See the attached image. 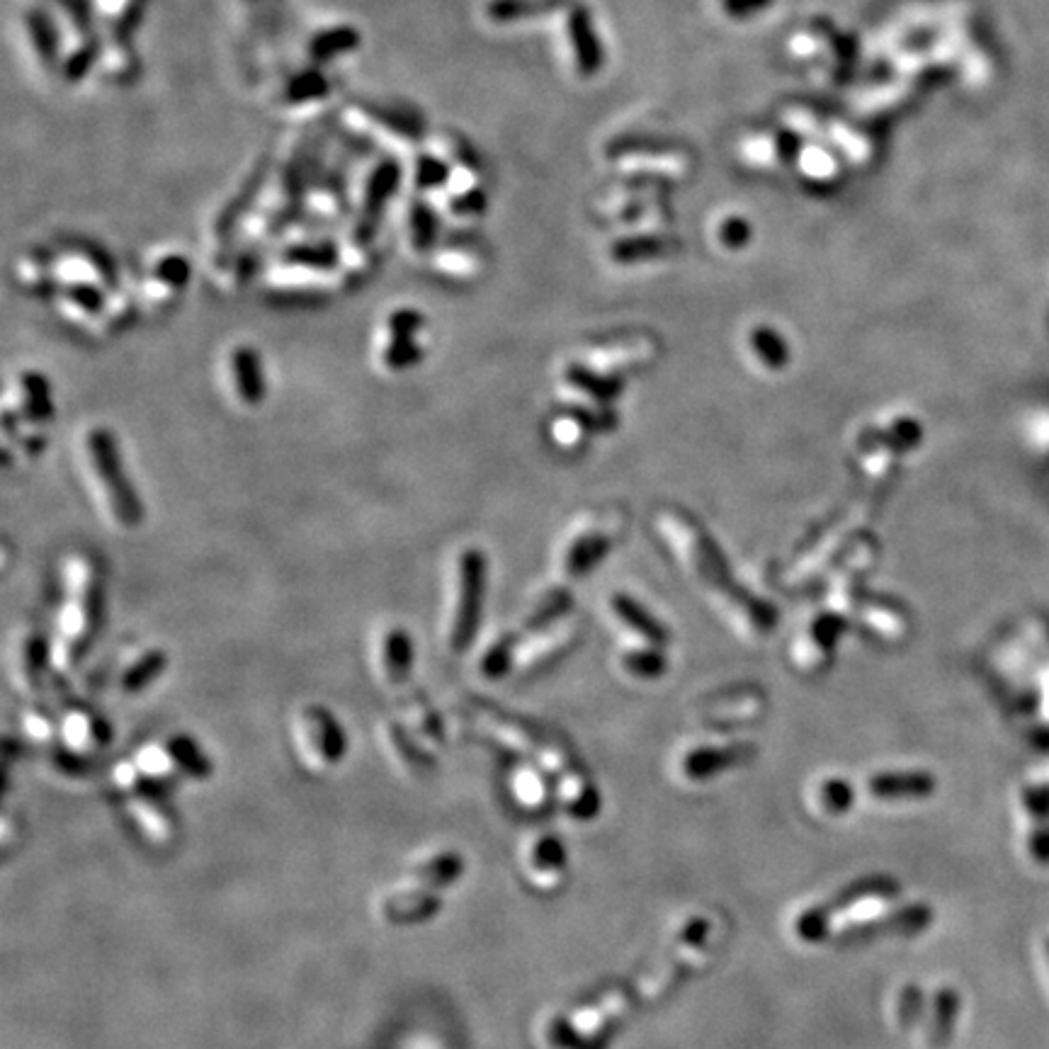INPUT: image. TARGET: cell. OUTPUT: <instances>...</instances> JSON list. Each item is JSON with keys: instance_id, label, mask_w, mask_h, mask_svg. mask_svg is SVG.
Returning a JSON list of instances; mask_svg holds the SVG:
<instances>
[{"instance_id": "cell-12", "label": "cell", "mask_w": 1049, "mask_h": 1049, "mask_svg": "<svg viewBox=\"0 0 1049 1049\" xmlns=\"http://www.w3.org/2000/svg\"><path fill=\"white\" fill-rule=\"evenodd\" d=\"M615 532L617 527H610V530H605V527H595V530H591V527H588V530L576 532V535L566 542V549L559 557L561 576H564L566 581H574V578L586 574L588 569H593L595 561L603 557L605 549L610 547Z\"/></svg>"}, {"instance_id": "cell-16", "label": "cell", "mask_w": 1049, "mask_h": 1049, "mask_svg": "<svg viewBox=\"0 0 1049 1049\" xmlns=\"http://www.w3.org/2000/svg\"><path fill=\"white\" fill-rule=\"evenodd\" d=\"M401 727H404L428 753L438 751V748L445 744V729H442L438 712H435L421 695L408 697L404 702V707H401Z\"/></svg>"}, {"instance_id": "cell-7", "label": "cell", "mask_w": 1049, "mask_h": 1049, "mask_svg": "<svg viewBox=\"0 0 1049 1049\" xmlns=\"http://www.w3.org/2000/svg\"><path fill=\"white\" fill-rule=\"evenodd\" d=\"M51 418H54V399H51L49 379L37 370L17 372L5 391L3 421L47 430Z\"/></svg>"}, {"instance_id": "cell-13", "label": "cell", "mask_w": 1049, "mask_h": 1049, "mask_svg": "<svg viewBox=\"0 0 1049 1049\" xmlns=\"http://www.w3.org/2000/svg\"><path fill=\"white\" fill-rule=\"evenodd\" d=\"M379 736H382L384 751H387L391 763L401 775L421 778V775L428 773L430 753L401 727V722H387L379 729Z\"/></svg>"}, {"instance_id": "cell-23", "label": "cell", "mask_w": 1049, "mask_h": 1049, "mask_svg": "<svg viewBox=\"0 0 1049 1049\" xmlns=\"http://www.w3.org/2000/svg\"><path fill=\"white\" fill-rule=\"evenodd\" d=\"M865 622L872 629H877V632L884 634V637H889V639H897V637H901V634L906 632L904 617H901L899 612H894V610H889V608H870V610H865Z\"/></svg>"}, {"instance_id": "cell-20", "label": "cell", "mask_w": 1049, "mask_h": 1049, "mask_svg": "<svg viewBox=\"0 0 1049 1049\" xmlns=\"http://www.w3.org/2000/svg\"><path fill=\"white\" fill-rule=\"evenodd\" d=\"M22 729L37 744H51L59 741V719L49 714L44 707H30L22 714Z\"/></svg>"}, {"instance_id": "cell-24", "label": "cell", "mask_w": 1049, "mask_h": 1049, "mask_svg": "<svg viewBox=\"0 0 1049 1049\" xmlns=\"http://www.w3.org/2000/svg\"><path fill=\"white\" fill-rule=\"evenodd\" d=\"M753 348H756V353L763 357L765 365H770V367L785 365V360H787L785 345H782V340L775 336V333H770L768 328H758V331L753 333Z\"/></svg>"}, {"instance_id": "cell-17", "label": "cell", "mask_w": 1049, "mask_h": 1049, "mask_svg": "<svg viewBox=\"0 0 1049 1049\" xmlns=\"http://www.w3.org/2000/svg\"><path fill=\"white\" fill-rule=\"evenodd\" d=\"M168 668V654L158 646L151 649H141L139 654H134L132 659L122 666L119 671V690L124 695H139L146 688H151L158 678L163 676V671Z\"/></svg>"}, {"instance_id": "cell-19", "label": "cell", "mask_w": 1049, "mask_h": 1049, "mask_svg": "<svg viewBox=\"0 0 1049 1049\" xmlns=\"http://www.w3.org/2000/svg\"><path fill=\"white\" fill-rule=\"evenodd\" d=\"M518 644H520L518 637L506 634V637H498L496 642H491L489 646H486L484 654L479 656L481 676H486L489 680H496V678H501L503 673H508L510 668L515 666Z\"/></svg>"}, {"instance_id": "cell-2", "label": "cell", "mask_w": 1049, "mask_h": 1049, "mask_svg": "<svg viewBox=\"0 0 1049 1049\" xmlns=\"http://www.w3.org/2000/svg\"><path fill=\"white\" fill-rule=\"evenodd\" d=\"M81 457L90 489L100 503L102 515L117 530H136L144 520V506L132 481L124 472L122 452L115 435L105 425H93L83 433Z\"/></svg>"}, {"instance_id": "cell-9", "label": "cell", "mask_w": 1049, "mask_h": 1049, "mask_svg": "<svg viewBox=\"0 0 1049 1049\" xmlns=\"http://www.w3.org/2000/svg\"><path fill=\"white\" fill-rule=\"evenodd\" d=\"M224 382L231 401L241 408H258L268 394L263 360L251 345H234L224 355Z\"/></svg>"}, {"instance_id": "cell-14", "label": "cell", "mask_w": 1049, "mask_h": 1049, "mask_svg": "<svg viewBox=\"0 0 1049 1049\" xmlns=\"http://www.w3.org/2000/svg\"><path fill=\"white\" fill-rule=\"evenodd\" d=\"M576 627L571 622H561V625H552L542 632L532 634V637L520 639L518 644V656H515V668L518 671H535L542 663L561 654L566 646L574 639Z\"/></svg>"}, {"instance_id": "cell-15", "label": "cell", "mask_w": 1049, "mask_h": 1049, "mask_svg": "<svg viewBox=\"0 0 1049 1049\" xmlns=\"http://www.w3.org/2000/svg\"><path fill=\"white\" fill-rule=\"evenodd\" d=\"M459 863L455 853H450L447 848H425L421 853H416L408 863V875L411 882L421 884V887L430 889L433 894L445 892L452 882L457 880Z\"/></svg>"}, {"instance_id": "cell-22", "label": "cell", "mask_w": 1049, "mask_h": 1049, "mask_svg": "<svg viewBox=\"0 0 1049 1049\" xmlns=\"http://www.w3.org/2000/svg\"><path fill=\"white\" fill-rule=\"evenodd\" d=\"M617 353H598L591 357L595 372L603 374V370H615V367H625V365H637V362H644L646 357L651 355V348L649 345L644 343H634L629 345V348H615Z\"/></svg>"}, {"instance_id": "cell-10", "label": "cell", "mask_w": 1049, "mask_h": 1049, "mask_svg": "<svg viewBox=\"0 0 1049 1049\" xmlns=\"http://www.w3.org/2000/svg\"><path fill=\"white\" fill-rule=\"evenodd\" d=\"M413 639L401 625H384L374 637L372 663L374 673L384 685H406L413 673Z\"/></svg>"}, {"instance_id": "cell-11", "label": "cell", "mask_w": 1049, "mask_h": 1049, "mask_svg": "<svg viewBox=\"0 0 1049 1049\" xmlns=\"http://www.w3.org/2000/svg\"><path fill=\"white\" fill-rule=\"evenodd\" d=\"M59 741L66 751L90 761L110 744V727L98 712L88 707H68L59 717Z\"/></svg>"}, {"instance_id": "cell-4", "label": "cell", "mask_w": 1049, "mask_h": 1049, "mask_svg": "<svg viewBox=\"0 0 1049 1049\" xmlns=\"http://www.w3.org/2000/svg\"><path fill=\"white\" fill-rule=\"evenodd\" d=\"M659 530L666 532L668 540L673 542V547L678 549V554H683V559L688 561V566L693 569L697 578L707 583L714 593L722 595L727 600V612L736 620H744L746 632H758L770 627V617L763 615L761 608L744 598L741 593L729 591V576L724 569L722 561H717L714 552L710 549V542L702 540V535L697 537V532L690 527L685 518H678L676 513H663L659 515Z\"/></svg>"}, {"instance_id": "cell-26", "label": "cell", "mask_w": 1049, "mask_h": 1049, "mask_svg": "<svg viewBox=\"0 0 1049 1049\" xmlns=\"http://www.w3.org/2000/svg\"><path fill=\"white\" fill-rule=\"evenodd\" d=\"M661 661L651 654H637V656H629L627 666L634 668L637 673H642V676H654V673H659L663 668Z\"/></svg>"}, {"instance_id": "cell-5", "label": "cell", "mask_w": 1049, "mask_h": 1049, "mask_svg": "<svg viewBox=\"0 0 1049 1049\" xmlns=\"http://www.w3.org/2000/svg\"><path fill=\"white\" fill-rule=\"evenodd\" d=\"M294 748L297 756L311 773H328L345 758L348 741L345 731L326 707L306 705L294 714L292 722Z\"/></svg>"}, {"instance_id": "cell-21", "label": "cell", "mask_w": 1049, "mask_h": 1049, "mask_svg": "<svg viewBox=\"0 0 1049 1049\" xmlns=\"http://www.w3.org/2000/svg\"><path fill=\"white\" fill-rule=\"evenodd\" d=\"M615 610L620 612V617H625L627 625H632L634 629H639V632L644 634L646 639H651L654 644H663V639H666V632L656 625L654 620H651L649 615H646L644 610H639L637 605L632 603L629 598H615Z\"/></svg>"}, {"instance_id": "cell-1", "label": "cell", "mask_w": 1049, "mask_h": 1049, "mask_svg": "<svg viewBox=\"0 0 1049 1049\" xmlns=\"http://www.w3.org/2000/svg\"><path fill=\"white\" fill-rule=\"evenodd\" d=\"M105 581L102 569L90 554L76 552L64 566V603L56 615L51 642V666L56 673H71L88 654L100 629Z\"/></svg>"}, {"instance_id": "cell-6", "label": "cell", "mask_w": 1049, "mask_h": 1049, "mask_svg": "<svg viewBox=\"0 0 1049 1049\" xmlns=\"http://www.w3.org/2000/svg\"><path fill=\"white\" fill-rule=\"evenodd\" d=\"M423 314L416 309H396L387 314L377 338L374 362L384 374H404L421 365L425 357L418 333L423 328Z\"/></svg>"}, {"instance_id": "cell-18", "label": "cell", "mask_w": 1049, "mask_h": 1049, "mask_svg": "<svg viewBox=\"0 0 1049 1049\" xmlns=\"http://www.w3.org/2000/svg\"><path fill=\"white\" fill-rule=\"evenodd\" d=\"M132 812L134 819L141 824V829L149 833L153 841H161V838H168L173 833L168 809L163 807L161 799L149 795V790L132 795Z\"/></svg>"}, {"instance_id": "cell-8", "label": "cell", "mask_w": 1049, "mask_h": 1049, "mask_svg": "<svg viewBox=\"0 0 1049 1049\" xmlns=\"http://www.w3.org/2000/svg\"><path fill=\"white\" fill-rule=\"evenodd\" d=\"M8 668L15 688L22 695H42L51 666V642L37 629L25 627L13 634L8 646Z\"/></svg>"}, {"instance_id": "cell-25", "label": "cell", "mask_w": 1049, "mask_h": 1049, "mask_svg": "<svg viewBox=\"0 0 1049 1049\" xmlns=\"http://www.w3.org/2000/svg\"><path fill=\"white\" fill-rule=\"evenodd\" d=\"M583 430H586V423L578 421L576 416H559L552 423V438L561 447H574L583 438Z\"/></svg>"}, {"instance_id": "cell-3", "label": "cell", "mask_w": 1049, "mask_h": 1049, "mask_svg": "<svg viewBox=\"0 0 1049 1049\" xmlns=\"http://www.w3.org/2000/svg\"><path fill=\"white\" fill-rule=\"evenodd\" d=\"M486 578H489V564L484 552L476 547H464L452 566L450 593L445 598V617H442V642L452 656L464 654L474 644L481 625Z\"/></svg>"}]
</instances>
